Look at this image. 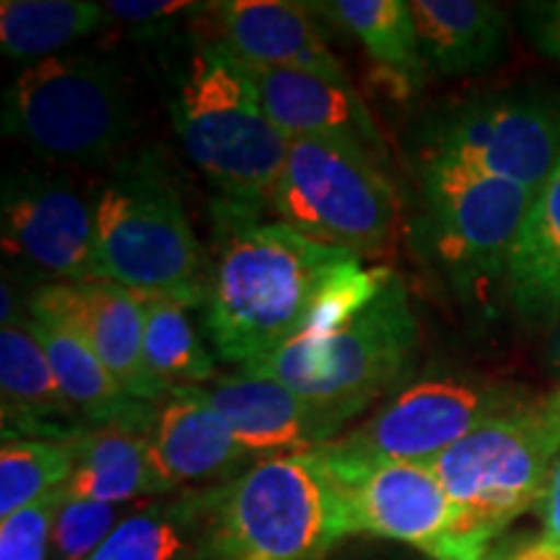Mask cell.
<instances>
[{
	"label": "cell",
	"instance_id": "cell-9",
	"mask_svg": "<svg viewBox=\"0 0 560 560\" xmlns=\"http://www.w3.org/2000/svg\"><path fill=\"white\" fill-rule=\"evenodd\" d=\"M537 190L490 177L457 159L423 153L420 200L423 234L454 285L472 291L506 278Z\"/></svg>",
	"mask_w": 560,
	"mask_h": 560
},
{
	"label": "cell",
	"instance_id": "cell-32",
	"mask_svg": "<svg viewBox=\"0 0 560 560\" xmlns=\"http://www.w3.org/2000/svg\"><path fill=\"white\" fill-rule=\"evenodd\" d=\"M524 32L545 58L560 62V0H537L520 5Z\"/></svg>",
	"mask_w": 560,
	"mask_h": 560
},
{
	"label": "cell",
	"instance_id": "cell-17",
	"mask_svg": "<svg viewBox=\"0 0 560 560\" xmlns=\"http://www.w3.org/2000/svg\"><path fill=\"white\" fill-rule=\"evenodd\" d=\"M210 11L219 19L221 39L249 66L296 70L350 83L342 62L314 24L310 3L223 0L210 3Z\"/></svg>",
	"mask_w": 560,
	"mask_h": 560
},
{
	"label": "cell",
	"instance_id": "cell-36",
	"mask_svg": "<svg viewBox=\"0 0 560 560\" xmlns=\"http://www.w3.org/2000/svg\"><path fill=\"white\" fill-rule=\"evenodd\" d=\"M550 366L560 376V319L556 327V338H552V346H550Z\"/></svg>",
	"mask_w": 560,
	"mask_h": 560
},
{
	"label": "cell",
	"instance_id": "cell-12",
	"mask_svg": "<svg viewBox=\"0 0 560 560\" xmlns=\"http://www.w3.org/2000/svg\"><path fill=\"white\" fill-rule=\"evenodd\" d=\"M0 240L5 257L47 283L100 280L96 185L34 170L9 174L0 198Z\"/></svg>",
	"mask_w": 560,
	"mask_h": 560
},
{
	"label": "cell",
	"instance_id": "cell-15",
	"mask_svg": "<svg viewBox=\"0 0 560 560\" xmlns=\"http://www.w3.org/2000/svg\"><path fill=\"white\" fill-rule=\"evenodd\" d=\"M200 389L252 457L314 452L342 433L330 418L276 380L240 371Z\"/></svg>",
	"mask_w": 560,
	"mask_h": 560
},
{
	"label": "cell",
	"instance_id": "cell-4",
	"mask_svg": "<svg viewBox=\"0 0 560 560\" xmlns=\"http://www.w3.org/2000/svg\"><path fill=\"white\" fill-rule=\"evenodd\" d=\"M348 535L346 495L319 450L257 459L210 486L206 560H322Z\"/></svg>",
	"mask_w": 560,
	"mask_h": 560
},
{
	"label": "cell",
	"instance_id": "cell-19",
	"mask_svg": "<svg viewBox=\"0 0 560 560\" xmlns=\"http://www.w3.org/2000/svg\"><path fill=\"white\" fill-rule=\"evenodd\" d=\"M247 68L260 91L265 112L285 138L342 136L359 140L376 156L384 151L374 117L350 83L249 62Z\"/></svg>",
	"mask_w": 560,
	"mask_h": 560
},
{
	"label": "cell",
	"instance_id": "cell-28",
	"mask_svg": "<svg viewBox=\"0 0 560 560\" xmlns=\"http://www.w3.org/2000/svg\"><path fill=\"white\" fill-rule=\"evenodd\" d=\"M75 465L73 439L3 436L0 450V520L66 488Z\"/></svg>",
	"mask_w": 560,
	"mask_h": 560
},
{
	"label": "cell",
	"instance_id": "cell-8",
	"mask_svg": "<svg viewBox=\"0 0 560 560\" xmlns=\"http://www.w3.org/2000/svg\"><path fill=\"white\" fill-rule=\"evenodd\" d=\"M268 208L310 240L361 260L384 252L400 213L380 156L342 136L289 138Z\"/></svg>",
	"mask_w": 560,
	"mask_h": 560
},
{
	"label": "cell",
	"instance_id": "cell-10",
	"mask_svg": "<svg viewBox=\"0 0 560 560\" xmlns=\"http://www.w3.org/2000/svg\"><path fill=\"white\" fill-rule=\"evenodd\" d=\"M529 405L520 389L475 380H420L389 397L359 429L340 433L322 446L338 465L374 462H420L429 465L439 454L501 416Z\"/></svg>",
	"mask_w": 560,
	"mask_h": 560
},
{
	"label": "cell",
	"instance_id": "cell-27",
	"mask_svg": "<svg viewBox=\"0 0 560 560\" xmlns=\"http://www.w3.org/2000/svg\"><path fill=\"white\" fill-rule=\"evenodd\" d=\"M138 293V291H136ZM143 306V353L151 376L166 392L206 387L215 376V361L202 346L185 301L138 293Z\"/></svg>",
	"mask_w": 560,
	"mask_h": 560
},
{
	"label": "cell",
	"instance_id": "cell-2",
	"mask_svg": "<svg viewBox=\"0 0 560 560\" xmlns=\"http://www.w3.org/2000/svg\"><path fill=\"white\" fill-rule=\"evenodd\" d=\"M418 348L420 327L402 278L389 268H359L332 285L296 338L249 361L242 374L285 384L342 431L405 384Z\"/></svg>",
	"mask_w": 560,
	"mask_h": 560
},
{
	"label": "cell",
	"instance_id": "cell-25",
	"mask_svg": "<svg viewBox=\"0 0 560 560\" xmlns=\"http://www.w3.org/2000/svg\"><path fill=\"white\" fill-rule=\"evenodd\" d=\"M310 9L359 39L369 58L405 91L416 89L423 81L425 68L420 60L410 3L405 0H332V3H310Z\"/></svg>",
	"mask_w": 560,
	"mask_h": 560
},
{
	"label": "cell",
	"instance_id": "cell-11",
	"mask_svg": "<svg viewBox=\"0 0 560 560\" xmlns=\"http://www.w3.org/2000/svg\"><path fill=\"white\" fill-rule=\"evenodd\" d=\"M423 153L540 190L560 156V94L514 89L450 104L431 117Z\"/></svg>",
	"mask_w": 560,
	"mask_h": 560
},
{
	"label": "cell",
	"instance_id": "cell-29",
	"mask_svg": "<svg viewBox=\"0 0 560 560\" xmlns=\"http://www.w3.org/2000/svg\"><path fill=\"white\" fill-rule=\"evenodd\" d=\"M130 506L66 499L52 527L50 560H89L107 542Z\"/></svg>",
	"mask_w": 560,
	"mask_h": 560
},
{
	"label": "cell",
	"instance_id": "cell-22",
	"mask_svg": "<svg viewBox=\"0 0 560 560\" xmlns=\"http://www.w3.org/2000/svg\"><path fill=\"white\" fill-rule=\"evenodd\" d=\"M503 280L511 310L524 322L560 319V156L535 195Z\"/></svg>",
	"mask_w": 560,
	"mask_h": 560
},
{
	"label": "cell",
	"instance_id": "cell-31",
	"mask_svg": "<svg viewBox=\"0 0 560 560\" xmlns=\"http://www.w3.org/2000/svg\"><path fill=\"white\" fill-rule=\"evenodd\" d=\"M210 3H182V0H112L104 3L109 19L122 21L128 26H151L174 21L179 16H192V13L206 11Z\"/></svg>",
	"mask_w": 560,
	"mask_h": 560
},
{
	"label": "cell",
	"instance_id": "cell-6",
	"mask_svg": "<svg viewBox=\"0 0 560 560\" xmlns=\"http://www.w3.org/2000/svg\"><path fill=\"white\" fill-rule=\"evenodd\" d=\"M132 130L128 81L117 62L102 55L70 52L34 62L3 94L5 136L52 164L112 166Z\"/></svg>",
	"mask_w": 560,
	"mask_h": 560
},
{
	"label": "cell",
	"instance_id": "cell-16",
	"mask_svg": "<svg viewBox=\"0 0 560 560\" xmlns=\"http://www.w3.org/2000/svg\"><path fill=\"white\" fill-rule=\"evenodd\" d=\"M149 457L161 490L172 493L221 478L252 454L200 387H182L156 405L149 429Z\"/></svg>",
	"mask_w": 560,
	"mask_h": 560
},
{
	"label": "cell",
	"instance_id": "cell-13",
	"mask_svg": "<svg viewBox=\"0 0 560 560\" xmlns=\"http://www.w3.org/2000/svg\"><path fill=\"white\" fill-rule=\"evenodd\" d=\"M325 459L346 495L353 535L405 542L431 560H470L459 540L457 511L429 465H338L327 454Z\"/></svg>",
	"mask_w": 560,
	"mask_h": 560
},
{
	"label": "cell",
	"instance_id": "cell-3",
	"mask_svg": "<svg viewBox=\"0 0 560 560\" xmlns=\"http://www.w3.org/2000/svg\"><path fill=\"white\" fill-rule=\"evenodd\" d=\"M164 100L182 151L215 198L268 208L289 138L265 112L247 62L223 39L195 42L170 66Z\"/></svg>",
	"mask_w": 560,
	"mask_h": 560
},
{
	"label": "cell",
	"instance_id": "cell-35",
	"mask_svg": "<svg viewBox=\"0 0 560 560\" xmlns=\"http://www.w3.org/2000/svg\"><path fill=\"white\" fill-rule=\"evenodd\" d=\"M540 408H542L545 420H548V423L552 425V431L560 436V387L552 392V395L540 405Z\"/></svg>",
	"mask_w": 560,
	"mask_h": 560
},
{
	"label": "cell",
	"instance_id": "cell-5",
	"mask_svg": "<svg viewBox=\"0 0 560 560\" xmlns=\"http://www.w3.org/2000/svg\"><path fill=\"white\" fill-rule=\"evenodd\" d=\"M96 244L100 280L206 304L208 257L159 149L117 159L96 185Z\"/></svg>",
	"mask_w": 560,
	"mask_h": 560
},
{
	"label": "cell",
	"instance_id": "cell-34",
	"mask_svg": "<svg viewBox=\"0 0 560 560\" xmlns=\"http://www.w3.org/2000/svg\"><path fill=\"white\" fill-rule=\"evenodd\" d=\"M501 560H560V550L550 548L542 540L524 545V548L509 552V556H501Z\"/></svg>",
	"mask_w": 560,
	"mask_h": 560
},
{
	"label": "cell",
	"instance_id": "cell-26",
	"mask_svg": "<svg viewBox=\"0 0 560 560\" xmlns=\"http://www.w3.org/2000/svg\"><path fill=\"white\" fill-rule=\"evenodd\" d=\"M107 19L104 5L89 0H3L0 45L5 58L34 66L94 34Z\"/></svg>",
	"mask_w": 560,
	"mask_h": 560
},
{
	"label": "cell",
	"instance_id": "cell-18",
	"mask_svg": "<svg viewBox=\"0 0 560 560\" xmlns=\"http://www.w3.org/2000/svg\"><path fill=\"white\" fill-rule=\"evenodd\" d=\"M3 436L70 441L89 429L62 392L30 317L11 312L0 327Z\"/></svg>",
	"mask_w": 560,
	"mask_h": 560
},
{
	"label": "cell",
	"instance_id": "cell-23",
	"mask_svg": "<svg viewBox=\"0 0 560 560\" xmlns=\"http://www.w3.org/2000/svg\"><path fill=\"white\" fill-rule=\"evenodd\" d=\"M210 486L130 509L89 560H206Z\"/></svg>",
	"mask_w": 560,
	"mask_h": 560
},
{
	"label": "cell",
	"instance_id": "cell-14",
	"mask_svg": "<svg viewBox=\"0 0 560 560\" xmlns=\"http://www.w3.org/2000/svg\"><path fill=\"white\" fill-rule=\"evenodd\" d=\"M30 314L79 335L136 400L159 405L170 397L145 366L143 306L136 291L109 280L42 283L30 296Z\"/></svg>",
	"mask_w": 560,
	"mask_h": 560
},
{
	"label": "cell",
	"instance_id": "cell-33",
	"mask_svg": "<svg viewBox=\"0 0 560 560\" xmlns=\"http://www.w3.org/2000/svg\"><path fill=\"white\" fill-rule=\"evenodd\" d=\"M542 542L560 550V454L542 495Z\"/></svg>",
	"mask_w": 560,
	"mask_h": 560
},
{
	"label": "cell",
	"instance_id": "cell-21",
	"mask_svg": "<svg viewBox=\"0 0 560 560\" xmlns=\"http://www.w3.org/2000/svg\"><path fill=\"white\" fill-rule=\"evenodd\" d=\"M30 325L50 359L62 392L86 420L89 429H100V425H130L140 431L151 429L156 405L128 395L79 335L60 322L34 317V314H30Z\"/></svg>",
	"mask_w": 560,
	"mask_h": 560
},
{
	"label": "cell",
	"instance_id": "cell-24",
	"mask_svg": "<svg viewBox=\"0 0 560 560\" xmlns=\"http://www.w3.org/2000/svg\"><path fill=\"white\" fill-rule=\"evenodd\" d=\"M75 465L66 495L128 506L140 495L164 493L149 457V431L100 425L73 439Z\"/></svg>",
	"mask_w": 560,
	"mask_h": 560
},
{
	"label": "cell",
	"instance_id": "cell-1",
	"mask_svg": "<svg viewBox=\"0 0 560 560\" xmlns=\"http://www.w3.org/2000/svg\"><path fill=\"white\" fill-rule=\"evenodd\" d=\"M206 332L221 361L247 366L296 338L361 257L327 247L262 210L213 200Z\"/></svg>",
	"mask_w": 560,
	"mask_h": 560
},
{
	"label": "cell",
	"instance_id": "cell-20",
	"mask_svg": "<svg viewBox=\"0 0 560 560\" xmlns=\"http://www.w3.org/2000/svg\"><path fill=\"white\" fill-rule=\"evenodd\" d=\"M418 50L425 73L472 75L499 62L506 45V13L486 0H412Z\"/></svg>",
	"mask_w": 560,
	"mask_h": 560
},
{
	"label": "cell",
	"instance_id": "cell-7",
	"mask_svg": "<svg viewBox=\"0 0 560 560\" xmlns=\"http://www.w3.org/2000/svg\"><path fill=\"white\" fill-rule=\"evenodd\" d=\"M560 436L540 405L501 412L429 462L454 511L470 560H486L490 542L542 501Z\"/></svg>",
	"mask_w": 560,
	"mask_h": 560
},
{
	"label": "cell",
	"instance_id": "cell-37",
	"mask_svg": "<svg viewBox=\"0 0 560 560\" xmlns=\"http://www.w3.org/2000/svg\"><path fill=\"white\" fill-rule=\"evenodd\" d=\"M486 560H501V556H488Z\"/></svg>",
	"mask_w": 560,
	"mask_h": 560
},
{
	"label": "cell",
	"instance_id": "cell-30",
	"mask_svg": "<svg viewBox=\"0 0 560 560\" xmlns=\"http://www.w3.org/2000/svg\"><path fill=\"white\" fill-rule=\"evenodd\" d=\"M66 499V488H60L0 520V560H50L52 527Z\"/></svg>",
	"mask_w": 560,
	"mask_h": 560
}]
</instances>
